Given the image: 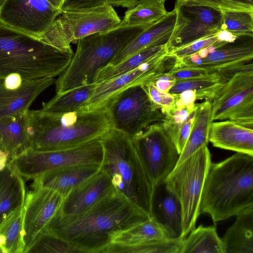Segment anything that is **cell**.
Masks as SVG:
<instances>
[{
    "mask_svg": "<svg viewBox=\"0 0 253 253\" xmlns=\"http://www.w3.org/2000/svg\"><path fill=\"white\" fill-rule=\"evenodd\" d=\"M237 39L238 38L231 33L225 30H220L215 34L195 41L169 53L176 59H180L196 54L200 50L211 46L219 48L235 42Z\"/></svg>",
    "mask_w": 253,
    "mask_h": 253,
    "instance_id": "36",
    "label": "cell"
},
{
    "mask_svg": "<svg viewBox=\"0 0 253 253\" xmlns=\"http://www.w3.org/2000/svg\"><path fill=\"white\" fill-rule=\"evenodd\" d=\"M147 28L117 26L78 40L71 61L56 80V93L94 84L99 72Z\"/></svg>",
    "mask_w": 253,
    "mask_h": 253,
    "instance_id": "6",
    "label": "cell"
},
{
    "mask_svg": "<svg viewBox=\"0 0 253 253\" xmlns=\"http://www.w3.org/2000/svg\"><path fill=\"white\" fill-rule=\"evenodd\" d=\"M114 191L111 179L100 169L65 196L57 212L62 215L80 213Z\"/></svg>",
    "mask_w": 253,
    "mask_h": 253,
    "instance_id": "18",
    "label": "cell"
},
{
    "mask_svg": "<svg viewBox=\"0 0 253 253\" xmlns=\"http://www.w3.org/2000/svg\"><path fill=\"white\" fill-rule=\"evenodd\" d=\"M226 120L212 122L209 142L215 147L253 156V129Z\"/></svg>",
    "mask_w": 253,
    "mask_h": 253,
    "instance_id": "21",
    "label": "cell"
},
{
    "mask_svg": "<svg viewBox=\"0 0 253 253\" xmlns=\"http://www.w3.org/2000/svg\"><path fill=\"white\" fill-rule=\"evenodd\" d=\"M175 62V57L166 50L131 71L97 83L92 94L79 110L88 111L107 108L122 92L169 72L174 67Z\"/></svg>",
    "mask_w": 253,
    "mask_h": 253,
    "instance_id": "11",
    "label": "cell"
},
{
    "mask_svg": "<svg viewBox=\"0 0 253 253\" xmlns=\"http://www.w3.org/2000/svg\"><path fill=\"white\" fill-rule=\"evenodd\" d=\"M30 148L53 150L80 145L102 136L112 127L107 108L88 111L28 112Z\"/></svg>",
    "mask_w": 253,
    "mask_h": 253,
    "instance_id": "4",
    "label": "cell"
},
{
    "mask_svg": "<svg viewBox=\"0 0 253 253\" xmlns=\"http://www.w3.org/2000/svg\"><path fill=\"white\" fill-rule=\"evenodd\" d=\"M131 139L155 186L163 182L176 166L179 154L161 123L150 125Z\"/></svg>",
    "mask_w": 253,
    "mask_h": 253,
    "instance_id": "12",
    "label": "cell"
},
{
    "mask_svg": "<svg viewBox=\"0 0 253 253\" xmlns=\"http://www.w3.org/2000/svg\"><path fill=\"white\" fill-rule=\"evenodd\" d=\"M141 85L153 103L164 115L175 108L176 99L174 95L158 89L151 81Z\"/></svg>",
    "mask_w": 253,
    "mask_h": 253,
    "instance_id": "41",
    "label": "cell"
},
{
    "mask_svg": "<svg viewBox=\"0 0 253 253\" xmlns=\"http://www.w3.org/2000/svg\"><path fill=\"white\" fill-rule=\"evenodd\" d=\"M9 160V155L7 153L0 151V171L5 168Z\"/></svg>",
    "mask_w": 253,
    "mask_h": 253,
    "instance_id": "49",
    "label": "cell"
},
{
    "mask_svg": "<svg viewBox=\"0 0 253 253\" xmlns=\"http://www.w3.org/2000/svg\"><path fill=\"white\" fill-rule=\"evenodd\" d=\"M74 55L0 23V82L12 75L23 80L59 76Z\"/></svg>",
    "mask_w": 253,
    "mask_h": 253,
    "instance_id": "3",
    "label": "cell"
},
{
    "mask_svg": "<svg viewBox=\"0 0 253 253\" xmlns=\"http://www.w3.org/2000/svg\"><path fill=\"white\" fill-rule=\"evenodd\" d=\"M184 238L156 239L132 246L110 244L103 253H179Z\"/></svg>",
    "mask_w": 253,
    "mask_h": 253,
    "instance_id": "35",
    "label": "cell"
},
{
    "mask_svg": "<svg viewBox=\"0 0 253 253\" xmlns=\"http://www.w3.org/2000/svg\"><path fill=\"white\" fill-rule=\"evenodd\" d=\"M198 106L190 113L188 118L180 127L174 144L179 154L181 153L191 132Z\"/></svg>",
    "mask_w": 253,
    "mask_h": 253,
    "instance_id": "44",
    "label": "cell"
},
{
    "mask_svg": "<svg viewBox=\"0 0 253 253\" xmlns=\"http://www.w3.org/2000/svg\"><path fill=\"white\" fill-rule=\"evenodd\" d=\"M176 20L167 43L168 52L220 30L221 13L214 8L176 1Z\"/></svg>",
    "mask_w": 253,
    "mask_h": 253,
    "instance_id": "14",
    "label": "cell"
},
{
    "mask_svg": "<svg viewBox=\"0 0 253 253\" xmlns=\"http://www.w3.org/2000/svg\"><path fill=\"white\" fill-rule=\"evenodd\" d=\"M253 206V156L238 153L211 163L205 180L200 212L216 224Z\"/></svg>",
    "mask_w": 253,
    "mask_h": 253,
    "instance_id": "2",
    "label": "cell"
},
{
    "mask_svg": "<svg viewBox=\"0 0 253 253\" xmlns=\"http://www.w3.org/2000/svg\"><path fill=\"white\" fill-rule=\"evenodd\" d=\"M176 20L175 9L145 29L119 51L108 65H115L145 48L166 44L172 33Z\"/></svg>",
    "mask_w": 253,
    "mask_h": 253,
    "instance_id": "22",
    "label": "cell"
},
{
    "mask_svg": "<svg viewBox=\"0 0 253 253\" xmlns=\"http://www.w3.org/2000/svg\"><path fill=\"white\" fill-rule=\"evenodd\" d=\"M96 83L80 86L61 93H56L51 99L42 102V110L52 113H68L79 110L92 94Z\"/></svg>",
    "mask_w": 253,
    "mask_h": 253,
    "instance_id": "31",
    "label": "cell"
},
{
    "mask_svg": "<svg viewBox=\"0 0 253 253\" xmlns=\"http://www.w3.org/2000/svg\"><path fill=\"white\" fill-rule=\"evenodd\" d=\"M174 96L176 99L175 107L177 108H182L193 104L197 100L195 93L190 90H185Z\"/></svg>",
    "mask_w": 253,
    "mask_h": 253,
    "instance_id": "47",
    "label": "cell"
},
{
    "mask_svg": "<svg viewBox=\"0 0 253 253\" xmlns=\"http://www.w3.org/2000/svg\"><path fill=\"white\" fill-rule=\"evenodd\" d=\"M168 72L170 74L176 81L205 77L211 74L203 68L191 67H173Z\"/></svg>",
    "mask_w": 253,
    "mask_h": 253,
    "instance_id": "43",
    "label": "cell"
},
{
    "mask_svg": "<svg viewBox=\"0 0 253 253\" xmlns=\"http://www.w3.org/2000/svg\"><path fill=\"white\" fill-rule=\"evenodd\" d=\"M23 207L9 213L0 222V253H24Z\"/></svg>",
    "mask_w": 253,
    "mask_h": 253,
    "instance_id": "29",
    "label": "cell"
},
{
    "mask_svg": "<svg viewBox=\"0 0 253 253\" xmlns=\"http://www.w3.org/2000/svg\"><path fill=\"white\" fill-rule=\"evenodd\" d=\"M228 119L246 127L253 129V101L239 108Z\"/></svg>",
    "mask_w": 253,
    "mask_h": 253,
    "instance_id": "42",
    "label": "cell"
},
{
    "mask_svg": "<svg viewBox=\"0 0 253 253\" xmlns=\"http://www.w3.org/2000/svg\"><path fill=\"white\" fill-rule=\"evenodd\" d=\"M100 165H78L60 168L39 176L31 184L32 189L45 188L66 196L73 188L97 173Z\"/></svg>",
    "mask_w": 253,
    "mask_h": 253,
    "instance_id": "20",
    "label": "cell"
},
{
    "mask_svg": "<svg viewBox=\"0 0 253 253\" xmlns=\"http://www.w3.org/2000/svg\"><path fill=\"white\" fill-rule=\"evenodd\" d=\"M107 2V0H64L61 11L94 7Z\"/></svg>",
    "mask_w": 253,
    "mask_h": 253,
    "instance_id": "45",
    "label": "cell"
},
{
    "mask_svg": "<svg viewBox=\"0 0 253 253\" xmlns=\"http://www.w3.org/2000/svg\"><path fill=\"white\" fill-rule=\"evenodd\" d=\"M65 197L57 191L45 188H34L26 194L23 216L24 253L46 230Z\"/></svg>",
    "mask_w": 253,
    "mask_h": 253,
    "instance_id": "15",
    "label": "cell"
},
{
    "mask_svg": "<svg viewBox=\"0 0 253 253\" xmlns=\"http://www.w3.org/2000/svg\"><path fill=\"white\" fill-rule=\"evenodd\" d=\"M55 82L54 78L44 77L24 81L16 87L0 82V119L28 112L37 97Z\"/></svg>",
    "mask_w": 253,
    "mask_h": 253,
    "instance_id": "19",
    "label": "cell"
},
{
    "mask_svg": "<svg viewBox=\"0 0 253 253\" xmlns=\"http://www.w3.org/2000/svg\"><path fill=\"white\" fill-rule=\"evenodd\" d=\"M43 253H79L80 252L65 240L45 230L36 239L25 252Z\"/></svg>",
    "mask_w": 253,
    "mask_h": 253,
    "instance_id": "38",
    "label": "cell"
},
{
    "mask_svg": "<svg viewBox=\"0 0 253 253\" xmlns=\"http://www.w3.org/2000/svg\"><path fill=\"white\" fill-rule=\"evenodd\" d=\"M211 101L212 121L228 119L239 108L253 101V72L235 75Z\"/></svg>",
    "mask_w": 253,
    "mask_h": 253,
    "instance_id": "17",
    "label": "cell"
},
{
    "mask_svg": "<svg viewBox=\"0 0 253 253\" xmlns=\"http://www.w3.org/2000/svg\"><path fill=\"white\" fill-rule=\"evenodd\" d=\"M151 82L158 89L169 92L174 84L176 80L170 74L166 72L157 76Z\"/></svg>",
    "mask_w": 253,
    "mask_h": 253,
    "instance_id": "46",
    "label": "cell"
},
{
    "mask_svg": "<svg viewBox=\"0 0 253 253\" xmlns=\"http://www.w3.org/2000/svg\"><path fill=\"white\" fill-rule=\"evenodd\" d=\"M166 50H168L167 44L147 48L132 54L115 65H108L97 74L95 83L116 77L131 71Z\"/></svg>",
    "mask_w": 253,
    "mask_h": 253,
    "instance_id": "34",
    "label": "cell"
},
{
    "mask_svg": "<svg viewBox=\"0 0 253 253\" xmlns=\"http://www.w3.org/2000/svg\"><path fill=\"white\" fill-rule=\"evenodd\" d=\"M212 122L211 101L206 100L199 104L191 132L176 166L201 147L207 146Z\"/></svg>",
    "mask_w": 253,
    "mask_h": 253,
    "instance_id": "27",
    "label": "cell"
},
{
    "mask_svg": "<svg viewBox=\"0 0 253 253\" xmlns=\"http://www.w3.org/2000/svg\"><path fill=\"white\" fill-rule=\"evenodd\" d=\"M225 82L216 73L188 80L176 81L169 93L178 95L185 90H192L197 100H212Z\"/></svg>",
    "mask_w": 253,
    "mask_h": 253,
    "instance_id": "32",
    "label": "cell"
},
{
    "mask_svg": "<svg viewBox=\"0 0 253 253\" xmlns=\"http://www.w3.org/2000/svg\"><path fill=\"white\" fill-rule=\"evenodd\" d=\"M189 233L184 239L179 253H224L221 239L215 226L200 225Z\"/></svg>",
    "mask_w": 253,
    "mask_h": 253,
    "instance_id": "30",
    "label": "cell"
},
{
    "mask_svg": "<svg viewBox=\"0 0 253 253\" xmlns=\"http://www.w3.org/2000/svg\"><path fill=\"white\" fill-rule=\"evenodd\" d=\"M168 12L165 2L151 1L141 3L126 11L119 27H148L161 20Z\"/></svg>",
    "mask_w": 253,
    "mask_h": 253,
    "instance_id": "33",
    "label": "cell"
},
{
    "mask_svg": "<svg viewBox=\"0 0 253 253\" xmlns=\"http://www.w3.org/2000/svg\"><path fill=\"white\" fill-rule=\"evenodd\" d=\"M100 141L103 149L101 169L109 177L115 191L151 215L155 186L132 139L111 127Z\"/></svg>",
    "mask_w": 253,
    "mask_h": 253,
    "instance_id": "5",
    "label": "cell"
},
{
    "mask_svg": "<svg viewBox=\"0 0 253 253\" xmlns=\"http://www.w3.org/2000/svg\"><path fill=\"white\" fill-rule=\"evenodd\" d=\"M25 182L8 163L0 171V222L13 211L23 207Z\"/></svg>",
    "mask_w": 253,
    "mask_h": 253,
    "instance_id": "26",
    "label": "cell"
},
{
    "mask_svg": "<svg viewBox=\"0 0 253 253\" xmlns=\"http://www.w3.org/2000/svg\"><path fill=\"white\" fill-rule=\"evenodd\" d=\"M107 108L112 127L124 132L131 139L150 125L162 122L164 118L140 84L122 92Z\"/></svg>",
    "mask_w": 253,
    "mask_h": 253,
    "instance_id": "10",
    "label": "cell"
},
{
    "mask_svg": "<svg viewBox=\"0 0 253 253\" xmlns=\"http://www.w3.org/2000/svg\"><path fill=\"white\" fill-rule=\"evenodd\" d=\"M100 137L57 150H38L29 148L13 157L8 164L25 181L60 168L84 164L101 165L103 149Z\"/></svg>",
    "mask_w": 253,
    "mask_h": 253,
    "instance_id": "9",
    "label": "cell"
},
{
    "mask_svg": "<svg viewBox=\"0 0 253 253\" xmlns=\"http://www.w3.org/2000/svg\"><path fill=\"white\" fill-rule=\"evenodd\" d=\"M234 224L221 238L224 253H253V206L236 215Z\"/></svg>",
    "mask_w": 253,
    "mask_h": 253,
    "instance_id": "25",
    "label": "cell"
},
{
    "mask_svg": "<svg viewBox=\"0 0 253 253\" xmlns=\"http://www.w3.org/2000/svg\"><path fill=\"white\" fill-rule=\"evenodd\" d=\"M235 42L227 44L209 52L202 58L192 55L180 59L175 58L174 67L200 68L212 73L228 67L252 61V40L239 43Z\"/></svg>",
    "mask_w": 253,
    "mask_h": 253,
    "instance_id": "16",
    "label": "cell"
},
{
    "mask_svg": "<svg viewBox=\"0 0 253 253\" xmlns=\"http://www.w3.org/2000/svg\"><path fill=\"white\" fill-rule=\"evenodd\" d=\"M172 238L169 231L153 217L116 234L110 244L132 246L149 241Z\"/></svg>",
    "mask_w": 253,
    "mask_h": 253,
    "instance_id": "28",
    "label": "cell"
},
{
    "mask_svg": "<svg viewBox=\"0 0 253 253\" xmlns=\"http://www.w3.org/2000/svg\"><path fill=\"white\" fill-rule=\"evenodd\" d=\"M198 105L195 103L182 108L175 107L164 114L161 124L173 144L180 127Z\"/></svg>",
    "mask_w": 253,
    "mask_h": 253,
    "instance_id": "39",
    "label": "cell"
},
{
    "mask_svg": "<svg viewBox=\"0 0 253 253\" xmlns=\"http://www.w3.org/2000/svg\"><path fill=\"white\" fill-rule=\"evenodd\" d=\"M150 217L114 191L80 213L62 215L56 212L46 230L65 240L81 253H103L116 234Z\"/></svg>",
    "mask_w": 253,
    "mask_h": 253,
    "instance_id": "1",
    "label": "cell"
},
{
    "mask_svg": "<svg viewBox=\"0 0 253 253\" xmlns=\"http://www.w3.org/2000/svg\"><path fill=\"white\" fill-rule=\"evenodd\" d=\"M220 30H225L236 37L253 38V12L223 11Z\"/></svg>",
    "mask_w": 253,
    "mask_h": 253,
    "instance_id": "37",
    "label": "cell"
},
{
    "mask_svg": "<svg viewBox=\"0 0 253 253\" xmlns=\"http://www.w3.org/2000/svg\"><path fill=\"white\" fill-rule=\"evenodd\" d=\"M211 162L209 149L204 146L176 166L164 181L166 188L180 203L183 237L195 228L200 214L204 182Z\"/></svg>",
    "mask_w": 253,
    "mask_h": 253,
    "instance_id": "7",
    "label": "cell"
},
{
    "mask_svg": "<svg viewBox=\"0 0 253 253\" xmlns=\"http://www.w3.org/2000/svg\"><path fill=\"white\" fill-rule=\"evenodd\" d=\"M155 186L151 216L169 231L172 238L183 237L178 200L166 188L164 182Z\"/></svg>",
    "mask_w": 253,
    "mask_h": 253,
    "instance_id": "23",
    "label": "cell"
},
{
    "mask_svg": "<svg viewBox=\"0 0 253 253\" xmlns=\"http://www.w3.org/2000/svg\"><path fill=\"white\" fill-rule=\"evenodd\" d=\"M183 2L190 5L210 7L220 12L223 11L253 12V0H186Z\"/></svg>",
    "mask_w": 253,
    "mask_h": 253,
    "instance_id": "40",
    "label": "cell"
},
{
    "mask_svg": "<svg viewBox=\"0 0 253 253\" xmlns=\"http://www.w3.org/2000/svg\"><path fill=\"white\" fill-rule=\"evenodd\" d=\"M166 0H107V3L113 7H122L128 9L133 8L138 5L147 2H165Z\"/></svg>",
    "mask_w": 253,
    "mask_h": 253,
    "instance_id": "48",
    "label": "cell"
},
{
    "mask_svg": "<svg viewBox=\"0 0 253 253\" xmlns=\"http://www.w3.org/2000/svg\"><path fill=\"white\" fill-rule=\"evenodd\" d=\"M186 0H176V1H178L179 2H183L185 1Z\"/></svg>",
    "mask_w": 253,
    "mask_h": 253,
    "instance_id": "50",
    "label": "cell"
},
{
    "mask_svg": "<svg viewBox=\"0 0 253 253\" xmlns=\"http://www.w3.org/2000/svg\"><path fill=\"white\" fill-rule=\"evenodd\" d=\"M121 20L107 2L94 7L61 11L40 38L62 51L71 50V43L90 35L117 27Z\"/></svg>",
    "mask_w": 253,
    "mask_h": 253,
    "instance_id": "8",
    "label": "cell"
},
{
    "mask_svg": "<svg viewBox=\"0 0 253 253\" xmlns=\"http://www.w3.org/2000/svg\"><path fill=\"white\" fill-rule=\"evenodd\" d=\"M64 0H4L0 23L40 38L61 12Z\"/></svg>",
    "mask_w": 253,
    "mask_h": 253,
    "instance_id": "13",
    "label": "cell"
},
{
    "mask_svg": "<svg viewBox=\"0 0 253 253\" xmlns=\"http://www.w3.org/2000/svg\"><path fill=\"white\" fill-rule=\"evenodd\" d=\"M28 112L0 119V151L10 159L30 147Z\"/></svg>",
    "mask_w": 253,
    "mask_h": 253,
    "instance_id": "24",
    "label": "cell"
}]
</instances>
